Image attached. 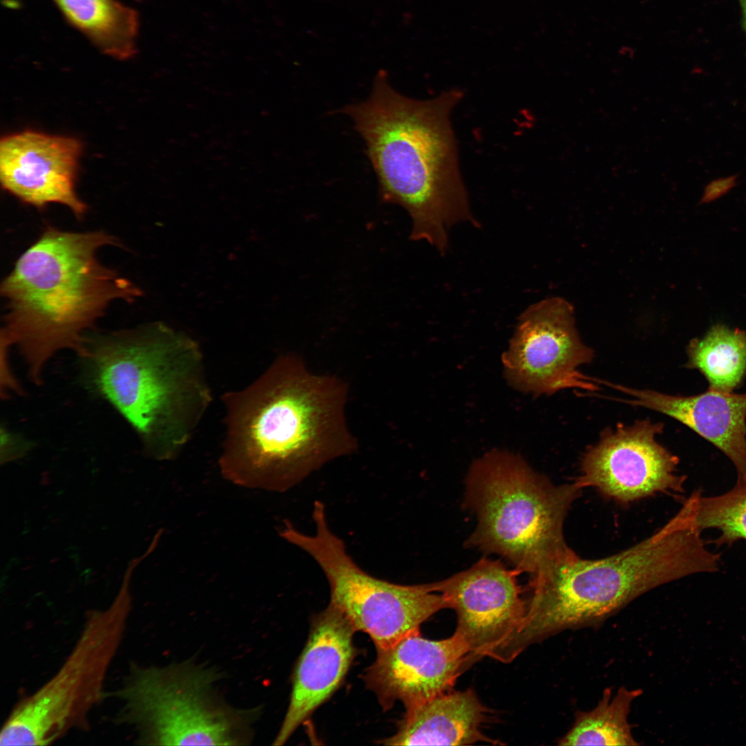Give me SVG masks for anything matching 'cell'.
Here are the masks:
<instances>
[{"label": "cell", "instance_id": "cell-11", "mask_svg": "<svg viewBox=\"0 0 746 746\" xmlns=\"http://www.w3.org/2000/svg\"><path fill=\"white\" fill-rule=\"evenodd\" d=\"M662 428L648 419L607 428L584 453L574 483L624 503L658 492H682L686 477L675 473L679 459L656 438Z\"/></svg>", "mask_w": 746, "mask_h": 746}, {"label": "cell", "instance_id": "cell-17", "mask_svg": "<svg viewBox=\"0 0 746 746\" xmlns=\"http://www.w3.org/2000/svg\"><path fill=\"white\" fill-rule=\"evenodd\" d=\"M487 709L471 689L448 691L406 709L397 732L381 741L385 745H468L498 744L481 727Z\"/></svg>", "mask_w": 746, "mask_h": 746}, {"label": "cell", "instance_id": "cell-8", "mask_svg": "<svg viewBox=\"0 0 746 746\" xmlns=\"http://www.w3.org/2000/svg\"><path fill=\"white\" fill-rule=\"evenodd\" d=\"M135 568L127 566L108 606L86 613L75 644L55 673L12 707L1 727V745H48L88 725L105 696L108 672L126 631Z\"/></svg>", "mask_w": 746, "mask_h": 746}, {"label": "cell", "instance_id": "cell-3", "mask_svg": "<svg viewBox=\"0 0 746 746\" xmlns=\"http://www.w3.org/2000/svg\"><path fill=\"white\" fill-rule=\"evenodd\" d=\"M85 388L108 403L150 459H176L213 401L204 356L192 337L162 322L86 334L75 351Z\"/></svg>", "mask_w": 746, "mask_h": 746}, {"label": "cell", "instance_id": "cell-12", "mask_svg": "<svg viewBox=\"0 0 746 746\" xmlns=\"http://www.w3.org/2000/svg\"><path fill=\"white\" fill-rule=\"evenodd\" d=\"M519 573L483 558L468 569L430 583L457 613L454 634L480 658H491L524 618L526 601L516 579Z\"/></svg>", "mask_w": 746, "mask_h": 746}, {"label": "cell", "instance_id": "cell-13", "mask_svg": "<svg viewBox=\"0 0 746 746\" xmlns=\"http://www.w3.org/2000/svg\"><path fill=\"white\" fill-rule=\"evenodd\" d=\"M376 650V658L363 679L384 710L396 701L408 709L452 691L459 676L480 659L454 633L432 640L419 631Z\"/></svg>", "mask_w": 746, "mask_h": 746}, {"label": "cell", "instance_id": "cell-1", "mask_svg": "<svg viewBox=\"0 0 746 746\" xmlns=\"http://www.w3.org/2000/svg\"><path fill=\"white\" fill-rule=\"evenodd\" d=\"M347 386L311 372L296 354L278 356L256 379L220 397L222 476L247 488L285 492L333 459L353 453Z\"/></svg>", "mask_w": 746, "mask_h": 746}, {"label": "cell", "instance_id": "cell-18", "mask_svg": "<svg viewBox=\"0 0 746 746\" xmlns=\"http://www.w3.org/2000/svg\"><path fill=\"white\" fill-rule=\"evenodd\" d=\"M98 50L119 60L137 52L138 12L118 0H52Z\"/></svg>", "mask_w": 746, "mask_h": 746}, {"label": "cell", "instance_id": "cell-14", "mask_svg": "<svg viewBox=\"0 0 746 746\" xmlns=\"http://www.w3.org/2000/svg\"><path fill=\"white\" fill-rule=\"evenodd\" d=\"M82 151L81 142L71 137L30 130L8 135L0 142L1 186L39 209L63 204L81 220L87 210L75 191Z\"/></svg>", "mask_w": 746, "mask_h": 746}, {"label": "cell", "instance_id": "cell-9", "mask_svg": "<svg viewBox=\"0 0 746 746\" xmlns=\"http://www.w3.org/2000/svg\"><path fill=\"white\" fill-rule=\"evenodd\" d=\"M312 535L285 527L283 538L309 554L325 575L329 604L341 612L356 631L366 633L376 649H387L419 632L423 622L448 608L443 596L430 583L403 585L378 579L361 568L347 553L344 542L331 530L325 506L313 507Z\"/></svg>", "mask_w": 746, "mask_h": 746}, {"label": "cell", "instance_id": "cell-10", "mask_svg": "<svg viewBox=\"0 0 746 746\" xmlns=\"http://www.w3.org/2000/svg\"><path fill=\"white\" fill-rule=\"evenodd\" d=\"M575 323L573 306L560 297L525 309L502 355L508 383L535 396L566 388L597 390L595 379L578 370L593 360L594 353L581 341Z\"/></svg>", "mask_w": 746, "mask_h": 746}, {"label": "cell", "instance_id": "cell-22", "mask_svg": "<svg viewBox=\"0 0 746 746\" xmlns=\"http://www.w3.org/2000/svg\"><path fill=\"white\" fill-rule=\"evenodd\" d=\"M0 433L1 464L23 457L33 448V442L5 425H1Z\"/></svg>", "mask_w": 746, "mask_h": 746}, {"label": "cell", "instance_id": "cell-20", "mask_svg": "<svg viewBox=\"0 0 746 746\" xmlns=\"http://www.w3.org/2000/svg\"><path fill=\"white\" fill-rule=\"evenodd\" d=\"M642 693L640 689L621 687L612 698L611 688L604 690L597 706L589 711H577L568 731L557 744L575 745H639L633 737L628 721L633 701Z\"/></svg>", "mask_w": 746, "mask_h": 746}, {"label": "cell", "instance_id": "cell-16", "mask_svg": "<svg viewBox=\"0 0 746 746\" xmlns=\"http://www.w3.org/2000/svg\"><path fill=\"white\" fill-rule=\"evenodd\" d=\"M604 384L628 395L623 402L666 414L683 423L723 452L734 465L738 479L746 480V393L711 390L694 396Z\"/></svg>", "mask_w": 746, "mask_h": 746}, {"label": "cell", "instance_id": "cell-24", "mask_svg": "<svg viewBox=\"0 0 746 746\" xmlns=\"http://www.w3.org/2000/svg\"><path fill=\"white\" fill-rule=\"evenodd\" d=\"M739 1L740 2V5H741V7H742V10H743L744 21H745V29H746V0H739Z\"/></svg>", "mask_w": 746, "mask_h": 746}, {"label": "cell", "instance_id": "cell-7", "mask_svg": "<svg viewBox=\"0 0 746 746\" xmlns=\"http://www.w3.org/2000/svg\"><path fill=\"white\" fill-rule=\"evenodd\" d=\"M224 673L193 659L133 664L116 693L119 720L145 745H249L261 707L240 708L218 689Z\"/></svg>", "mask_w": 746, "mask_h": 746}, {"label": "cell", "instance_id": "cell-4", "mask_svg": "<svg viewBox=\"0 0 746 746\" xmlns=\"http://www.w3.org/2000/svg\"><path fill=\"white\" fill-rule=\"evenodd\" d=\"M102 231H65L46 227L1 284L7 313L1 342L15 346L28 378L43 383L58 352L75 351L111 302H133L142 291L100 263L99 249L119 245Z\"/></svg>", "mask_w": 746, "mask_h": 746}, {"label": "cell", "instance_id": "cell-2", "mask_svg": "<svg viewBox=\"0 0 746 746\" xmlns=\"http://www.w3.org/2000/svg\"><path fill=\"white\" fill-rule=\"evenodd\" d=\"M462 96L455 89L430 99H412L396 91L380 72L366 100L343 108L364 140L381 200L406 210L410 239L426 241L441 255L448 249L453 225L480 226L461 180L450 122Z\"/></svg>", "mask_w": 746, "mask_h": 746}, {"label": "cell", "instance_id": "cell-6", "mask_svg": "<svg viewBox=\"0 0 746 746\" xmlns=\"http://www.w3.org/2000/svg\"><path fill=\"white\" fill-rule=\"evenodd\" d=\"M582 490L574 482L553 484L517 455L488 452L466 478L465 503L477 519L466 544L533 574L575 553L566 543L564 523Z\"/></svg>", "mask_w": 746, "mask_h": 746}, {"label": "cell", "instance_id": "cell-23", "mask_svg": "<svg viewBox=\"0 0 746 746\" xmlns=\"http://www.w3.org/2000/svg\"><path fill=\"white\" fill-rule=\"evenodd\" d=\"M10 347L1 343V392L7 396L9 393L23 394V390L12 374L8 361V349Z\"/></svg>", "mask_w": 746, "mask_h": 746}, {"label": "cell", "instance_id": "cell-5", "mask_svg": "<svg viewBox=\"0 0 746 746\" xmlns=\"http://www.w3.org/2000/svg\"><path fill=\"white\" fill-rule=\"evenodd\" d=\"M701 533L689 496L661 528L624 551L592 560L575 553L545 564L533 573L511 646L522 652L562 631L597 625L651 589L717 571L720 555L706 546Z\"/></svg>", "mask_w": 746, "mask_h": 746}, {"label": "cell", "instance_id": "cell-21", "mask_svg": "<svg viewBox=\"0 0 746 746\" xmlns=\"http://www.w3.org/2000/svg\"><path fill=\"white\" fill-rule=\"evenodd\" d=\"M696 520L702 531L714 528L720 535L710 543L717 546L746 541V480H737L729 490L712 497L697 490Z\"/></svg>", "mask_w": 746, "mask_h": 746}, {"label": "cell", "instance_id": "cell-19", "mask_svg": "<svg viewBox=\"0 0 746 746\" xmlns=\"http://www.w3.org/2000/svg\"><path fill=\"white\" fill-rule=\"evenodd\" d=\"M687 367L706 378L709 390L733 393L746 375V331L718 323L687 349Z\"/></svg>", "mask_w": 746, "mask_h": 746}, {"label": "cell", "instance_id": "cell-15", "mask_svg": "<svg viewBox=\"0 0 746 746\" xmlns=\"http://www.w3.org/2000/svg\"><path fill=\"white\" fill-rule=\"evenodd\" d=\"M350 620L329 604L312 620L292 677L287 711L273 745H281L343 682L354 658Z\"/></svg>", "mask_w": 746, "mask_h": 746}]
</instances>
